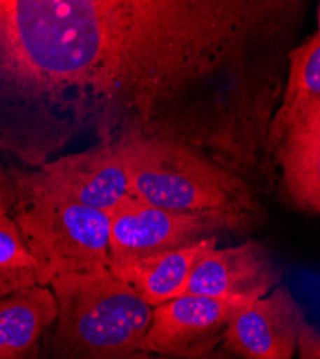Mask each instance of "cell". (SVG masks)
<instances>
[{
    "label": "cell",
    "mask_w": 320,
    "mask_h": 359,
    "mask_svg": "<svg viewBox=\"0 0 320 359\" xmlns=\"http://www.w3.org/2000/svg\"><path fill=\"white\" fill-rule=\"evenodd\" d=\"M296 352L299 359H320V335L317 329L307 320L299 327Z\"/></svg>",
    "instance_id": "obj_14"
},
{
    "label": "cell",
    "mask_w": 320,
    "mask_h": 359,
    "mask_svg": "<svg viewBox=\"0 0 320 359\" xmlns=\"http://www.w3.org/2000/svg\"><path fill=\"white\" fill-rule=\"evenodd\" d=\"M148 359H151V358H148ZM154 359H174V358L160 356V358H154ZM198 359H232V358L225 351H214V352H211V353H209L206 356H202V358H198Z\"/></svg>",
    "instance_id": "obj_16"
},
{
    "label": "cell",
    "mask_w": 320,
    "mask_h": 359,
    "mask_svg": "<svg viewBox=\"0 0 320 359\" xmlns=\"http://www.w3.org/2000/svg\"><path fill=\"white\" fill-rule=\"evenodd\" d=\"M246 305L202 294H181L153 308L141 349L148 355L198 359L216 351L235 312Z\"/></svg>",
    "instance_id": "obj_5"
},
{
    "label": "cell",
    "mask_w": 320,
    "mask_h": 359,
    "mask_svg": "<svg viewBox=\"0 0 320 359\" xmlns=\"http://www.w3.org/2000/svg\"><path fill=\"white\" fill-rule=\"evenodd\" d=\"M36 285V267L16 223L0 213V299Z\"/></svg>",
    "instance_id": "obj_13"
},
{
    "label": "cell",
    "mask_w": 320,
    "mask_h": 359,
    "mask_svg": "<svg viewBox=\"0 0 320 359\" xmlns=\"http://www.w3.org/2000/svg\"><path fill=\"white\" fill-rule=\"evenodd\" d=\"M303 309L287 286L240 306L231 316L221 348L240 359H293Z\"/></svg>",
    "instance_id": "obj_6"
},
{
    "label": "cell",
    "mask_w": 320,
    "mask_h": 359,
    "mask_svg": "<svg viewBox=\"0 0 320 359\" xmlns=\"http://www.w3.org/2000/svg\"><path fill=\"white\" fill-rule=\"evenodd\" d=\"M217 246V237H206L190 246L144 257L108 262L113 278L128 285L141 299L155 308L184 294L200 256Z\"/></svg>",
    "instance_id": "obj_10"
},
{
    "label": "cell",
    "mask_w": 320,
    "mask_h": 359,
    "mask_svg": "<svg viewBox=\"0 0 320 359\" xmlns=\"http://www.w3.org/2000/svg\"><path fill=\"white\" fill-rule=\"evenodd\" d=\"M12 205L38 286L60 276L105 269L109 257V216L67 197L38 170H11Z\"/></svg>",
    "instance_id": "obj_2"
},
{
    "label": "cell",
    "mask_w": 320,
    "mask_h": 359,
    "mask_svg": "<svg viewBox=\"0 0 320 359\" xmlns=\"http://www.w3.org/2000/svg\"><path fill=\"white\" fill-rule=\"evenodd\" d=\"M223 230L247 231L251 227L224 215L169 212L128 198L109 215L108 262L181 249Z\"/></svg>",
    "instance_id": "obj_4"
},
{
    "label": "cell",
    "mask_w": 320,
    "mask_h": 359,
    "mask_svg": "<svg viewBox=\"0 0 320 359\" xmlns=\"http://www.w3.org/2000/svg\"><path fill=\"white\" fill-rule=\"evenodd\" d=\"M283 197L296 210L320 213V108L287 128L273 153Z\"/></svg>",
    "instance_id": "obj_9"
},
{
    "label": "cell",
    "mask_w": 320,
    "mask_h": 359,
    "mask_svg": "<svg viewBox=\"0 0 320 359\" xmlns=\"http://www.w3.org/2000/svg\"><path fill=\"white\" fill-rule=\"evenodd\" d=\"M280 271L267 249L254 238L235 248H211L197 260L186 293L244 304L269 294L280 282Z\"/></svg>",
    "instance_id": "obj_8"
},
{
    "label": "cell",
    "mask_w": 320,
    "mask_h": 359,
    "mask_svg": "<svg viewBox=\"0 0 320 359\" xmlns=\"http://www.w3.org/2000/svg\"><path fill=\"white\" fill-rule=\"evenodd\" d=\"M56 315V299L48 286L36 285L0 299V359H35Z\"/></svg>",
    "instance_id": "obj_12"
},
{
    "label": "cell",
    "mask_w": 320,
    "mask_h": 359,
    "mask_svg": "<svg viewBox=\"0 0 320 359\" xmlns=\"http://www.w3.org/2000/svg\"><path fill=\"white\" fill-rule=\"evenodd\" d=\"M130 198L191 215H224L251 229L266 222L254 187L183 142L158 138L124 141Z\"/></svg>",
    "instance_id": "obj_1"
},
{
    "label": "cell",
    "mask_w": 320,
    "mask_h": 359,
    "mask_svg": "<svg viewBox=\"0 0 320 359\" xmlns=\"http://www.w3.org/2000/svg\"><path fill=\"white\" fill-rule=\"evenodd\" d=\"M316 108H320L319 29L288 52V65L283 93L270 119L266 135V156L272 161L274 149L287 128Z\"/></svg>",
    "instance_id": "obj_11"
},
{
    "label": "cell",
    "mask_w": 320,
    "mask_h": 359,
    "mask_svg": "<svg viewBox=\"0 0 320 359\" xmlns=\"http://www.w3.org/2000/svg\"><path fill=\"white\" fill-rule=\"evenodd\" d=\"M12 180L9 171L0 168V213H9L12 205Z\"/></svg>",
    "instance_id": "obj_15"
},
{
    "label": "cell",
    "mask_w": 320,
    "mask_h": 359,
    "mask_svg": "<svg viewBox=\"0 0 320 359\" xmlns=\"http://www.w3.org/2000/svg\"><path fill=\"white\" fill-rule=\"evenodd\" d=\"M36 170L57 191L108 216L130 198L124 141L62 156Z\"/></svg>",
    "instance_id": "obj_7"
},
{
    "label": "cell",
    "mask_w": 320,
    "mask_h": 359,
    "mask_svg": "<svg viewBox=\"0 0 320 359\" xmlns=\"http://www.w3.org/2000/svg\"><path fill=\"white\" fill-rule=\"evenodd\" d=\"M57 315L53 349L60 359H148L141 342L153 308L108 269L69 273L50 285Z\"/></svg>",
    "instance_id": "obj_3"
}]
</instances>
